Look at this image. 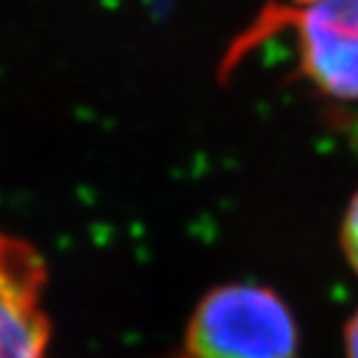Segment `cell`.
<instances>
[{"label":"cell","mask_w":358,"mask_h":358,"mask_svg":"<svg viewBox=\"0 0 358 358\" xmlns=\"http://www.w3.org/2000/svg\"><path fill=\"white\" fill-rule=\"evenodd\" d=\"M189 358H301L292 310L273 289L224 285L206 294L187 326Z\"/></svg>","instance_id":"6da1fadb"},{"label":"cell","mask_w":358,"mask_h":358,"mask_svg":"<svg viewBox=\"0 0 358 358\" xmlns=\"http://www.w3.org/2000/svg\"><path fill=\"white\" fill-rule=\"evenodd\" d=\"M296 30L299 70L333 100H358V0L273 3L236 42L224 65L236 63L273 30Z\"/></svg>","instance_id":"7a4b0ae2"},{"label":"cell","mask_w":358,"mask_h":358,"mask_svg":"<svg viewBox=\"0 0 358 358\" xmlns=\"http://www.w3.org/2000/svg\"><path fill=\"white\" fill-rule=\"evenodd\" d=\"M47 266L30 243L0 231V358H44Z\"/></svg>","instance_id":"3957f363"},{"label":"cell","mask_w":358,"mask_h":358,"mask_svg":"<svg viewBox=\"0 0 358 358\" xmlns=\"http://www.w3.org/2000/svg\"><path fill=\"white\" fill-rule=\"evenodd\" d=\"M340 243L349 266H352L354 273L358 275V192L352 196V201H349L345 210V217H342Z\"/></svg>","instance_id":"277c9868"},{"label":"cell","mask_w":358,"mask_h":358,"mask_svg":"<svg viewBox=\"0 0 358 358\" xmlns=\"http://www.w3.org/2000/svg\"><path fill=\"white\" fill-rule=\"evenodd\" d=\"M345 352L347 358H358V310L352 315L345 329Z\"/></svg>","instance_id":"5b68a950"},{"label":"cell","mask_w":358,"mask_h":358,"mask_svg":"<svg viewBox=\"0 0 358 358\" xmlns=\"http://www.w3.org/2000/svg\"><path fill=\"white\" fill-rule=\"evenodd\" d=\"M294 3H303V0H294Z\"/></svg>","instance_id":"8992f818"}]
</instances>
